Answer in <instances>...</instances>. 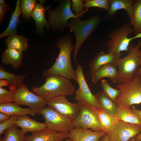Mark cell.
I'll return each instance as SVG.
<instances>
[{
  "mask_svg": "<svg viewBox=\"0 0 141 141\" xmlns=\"http://www.w3.org/2000/svg\"><path fill=\"white\" fill-rule=\"evenodd\" d=\"M84 7L85 10H88L92 7H96L108 11L109 7V0H84Z\"/></svg>",
  "mask_w": 141,
  "mask_h": 141,
  "instance_id": "34",
  "label": "cell"
},
{
  "mask_svg": "<svg viewBox=\"0 0 141 141\" xmlns=\"http://www.w3.org/2000/svg\"><path fill=\"white\" fill-rule=\"evenodd\" d=\"M141 132V126L119 120L113 130L107 134L108 141H128Z\"/></svg>",
  "mask_w": 141,
  "mask_h": 141,
  "instance_id": "12",
  "label": "cell"
},
{
  "mask_svg": "<svg viewBox=\"0 0 141 141\" xmlns=\"http://www.w3.org/2000/svg\"><path fill=\"white\" fill-rule=\"evenodd\" d=\"M80 105L79 115L72 121L73 126L74 128L78 127L84 129H91L94 131H103L95 110Z\"/></svg>",
  "mask_w": 141,
  "mask_h": 141,
  "instance_id": "11",
  "label": "cell"
},
{
  "mask_svg": "<svg viewBox=\"0 0 141 141\" xmlns=\"http://www.w3.org/2000/svg\"><path fill=\"white\" fill-rule=\"evenodd\" d=\"M13 102L19 105L28 106L39 115L41 114L47 104V101L43 98L30 91L26 85L24 83L17 87Z\"/></svg>",
  "mask_w": 141,
  "mask_h": 141,
  "instance_id": "8",
  "label": "cell"
},
{
  "mask_svg": "<svg viewBox=\"0 0 141 141\" xmlns=\"http://www.w3.org/2000/svg\"><path fill=\"white\" fill-rule=\"evenodd\" d=\"M38 1L40 2V3L43 4L45 3L46 1L44 0H39Z\"/></svg>",
  "mask_w": 141,
  "mask_h": 141,
  "instance_id": "46",
  "label": "cell"
},
{
  "mask_svg": "<svg viewBox=\"0 0 141 141\" xmlns=\"http://www.w3.org/2000/svg\"><path fill=\"white\" fill-rule=\"evenodd\" d=\"M21 2V0H16L15 9L11 14V17L8 26L4 31L0 33V38L17 34V26L21 22V20L19 19L20 16L22 14Z\"/></svg>",
  "mask_w": 141,
  "mask_h": 141,
  "instance_id": "21",
  "label": "cell"
},
{
  "mask_svg": "<svg viewBox=\"0 0 141 141\" xmlns=\"http://www.w3.org/2000/svg\"><path fill=\"white\" fill-rule=\"evenodd\" d=\"M99 141H108L107 134H105L100 139Z\"/></svg>",
  "mask_w": 141,
  "mask_h": 141,
  "instance_id": "41",
  "label": "cell"
},
{
  "mask_svg": "<svg viewBox=\"0 0 141 141\" xmlns=\"http://www.w3.org/2000/svg\"><path fill=\"white\" fill-rule=\"evenodd\" d=\"M17 127L15 125L7 130L3 138L0 137V141H24L25 134Z\"/></svg>",
  "mask_w": 141,
  "mask_h": 141,
  "instance_id": "30",
  "label": "cell"
},
{
  "mask_svg": "<svg viewBox=\"0 0 141 141\" xmlns=\"http://www.w3.org/2000/svg\"><path fill=\"white\" fill-rule=\"evenodd\" d=\"M27 40L22 35L17 34L7 37L5 39V43L7 48L23 51L27 49Z\"/></svg>",
  "mask_w": 141,
  "mask_h": 141,
  "instance_id": "28",
  "label": "cell"
},
{
  "mask_svg": "<svg viewBox=\"0 0 141 141\" xmlns=\"http://www.w3.org/2000/svg\"><path fill=\"white\" fill-rule=\"evenodd\" d=\"M117 88L120 95L115 102L116 105L121 104L131 107L134 104H141V77L136 75L132 79L118 84Z\"/></svg>",
  "mask_w": 141,
  "mask_h": 141,
  "instance_id": "6",
  "label": "cell"
},
{
  "mask_svg": "<svg viewBox=\"0 0 141 141\" xmlns=\"http://www.w3.org/2000/svg\"><path fill=\"white\" fill-rule=\"evenodd\" d=\"M46 103L49 107L72 121L78 116L80 111V105L78 102L71 103L65 96L54 98L47 101Z\"/></svg>",
  "mask_w": 141,
  "mask_h": 141,
  "instance_id": "13",
  "label": "cell"
},
{
  "mask_svg": "<svg viewBox=\"0 0 141 141\" xmlns=\"http://www.w3.org/2000/svg\"><path fill=\"white\" fill-rule=\"evenodd\" d=\"M17 87L9 86V90L0 87V103L13 102L14 97Z\"/></svg>",
  "mask_w": 141,
  "mask_h": 141,
  "instance_id": "33",
  "label": "cell"
},
{
  "mask_svg": "<svg viewBox=\"0 0 141 141\" xmlns=\"http://www.w3.org/2000/svg\"><path fill=\"white\" fill-rule=\"evenodd\" d=\"M130 23L135 35L141 33V0H134Z\"/></svg>",
  "mask_w": 141,
  "mask_h": 141,
  "instance_id": "27",
  "label": "cell"
},
{
  "mask_svg": "<svg viewBox=\"0 0 141 141\" xmlns=\"http://www.w3.org/2000/svg\"><path fill=\"white\" fill-rule=\"evenodd\" d=\"M79 87L75 90V98L80 105L89 109L100 108L86 81L81 66L78 64L75 70Z\"/></svg>",
  "mask_w": 141,
  "mask_h": 141,
  "instance_id": "9",
  "label": "cell"
},
{
  "mask_svg": "<svg viewBox=\"0 0 141 141\" xmlns=\"http://www.w3.org/2000/svg\"><path fill=\"white\" fill-rule=\"evenodd\" d=\"M10 8L9 5L5 3L0 5V24H2L3 22L4 19L5 14Z\"/></svg>",
  "mask_w": 141,
  "mask_h": 141,
  "instance_id": "37",
  "label": "cell"
},
{
  "mask_svg": "<svg viewBox=\"0 0 141 141\" xmlns=\"http://www.w3.org/2000/svg\"><path fill=\"white\" fill-rule=\"evenodd\" d=\"M51 6V4L45 7L42 4L37 3L31 14V17L33 19L36 24V33L37 34L40 33L42 36L45 35L44 27L48 31L51 29L49 24L45 19V11L49 9Z\"/></svg>",
  "mask_w": 141,
  "mask_h": 141,
  "instance_id": "15",
  "label": "cell"
},
{
  "mask_svg": "<svg viewBox=\"0 0 141 141\" xmlns=\"http://www.w3.org/2000/svg\"><path fill=\"white\" fill-rule=\"evenodd\" d=\"M133 30L130 23L124 24L108 34L110 39L107 42L108 53H113L121 58V52H129L128 47L131 41L133 39L141 38V33L134 36L128 38V35Z\"/></svg>",
  "mask_w": 141,
  "mask_h": 141,
  "instance_id": "5",
  "label": "cell"
},
{
  "mask_svg": "<svg viewBox=\"0 0 141 141\" xmlns=\"http://www.w3.org/2000/svg\"><path fill=\"white\" fill-rule=\"evenodd\" d=\"M94 109L97 114L103 131L107 134L111 132L119 120L115 115L109 114L101 108Z\"/></svg>",
  "mask_w": 141,
  "mask_h": 141,
  "instance_id": "23",
  "label": "cell"
},
{
  "mask_svg": "<svg viewBox=\"0 0 141 141\" xmlns=\"http://www.w3.org/2000/svg\"><path fill=\"white\" fill-rule=\"evenodd\" d=\"M71 1L72 9L74 11L75 15L81 17L88 10H84V0H72Z\"/></svg>",
  "mask_w": 141,
  "mask_h": 141,
  "instance_id": "35",
  "label": "cell"
},
{
  "mask_svg": "<svg viewBox=\"0 0 141 141\" xmlns=\"http://www.w3.org/2000/svg\"><path fill=\"white\" fill-rule=\"evenodd\" d=\"M75 87L70 80L58 75L46 78L45 82L41 86L34 85L32 92L48 101L61 96H72L75 93Z\"/></svg>",
  "mask_w": 141,
  "mask_h": 141,
  "instance_id": "2",
  "label": "cell"
},
{
  "mask_svg": "<svg viewBox=\"0 0 141 141\" xmlns=\"http://www.w3.org/2000/svg\"><path fill=\"white\" fill-rule=\"evenodd\" d=\"M19 116L13 115L7 120L0 123V135L4 133V132L8 128L15 125Z\"/></svg>",
  "mask_w": 141,
  "mask_h": 141,
  "instance_id": "36",
  "label": "cell"
},
{
  "mask_svg": "<svg viewBox=\"0 0 141 141\" xmlns=\"http://www.w3.org/2000/svg\"><path fill=\"white\" fill-rule=\"evenodd\" d=\"M80 18L78 17L70 19L67 27L70 32H74L75 36L76 42L73 56L74 61L77 66V57L79 49L102 21L101 17L98 15L92 16L84 21L81 20Z\"/></svg>",
  "mask_w": 141,
  "mask_h": 141,
  "instance_id": "4",
  "label": "cell"
},
{
  "mask_svg": "<svg viewBox=\"0 0 141 141\" xmlns=\"http://www.w3.org/2000/svg\"><path fill=\"white\" fill-rule=\"evenodd\" d=\"M116 105V113L115 116L119 120L141 126V120L132 111L131 107L120 104Z\"/></svg>",
  "mask_w": 141,
  "mask_h": 141,
  "instance_id": "24",
  "label": "cell"
},
{
  "mask_svg": "<svg viewBox=\"0 0 141 141\" xmlns=\"http://www.w3.org/2000/svg\"><path fill=\"white\" fill-rule=\"evenodd\" d=\"M15 125L21 128L24 133L28 132L32 133L43 130L47 128L44 123L38 122L27 115L19 116Z\"/></svg>",
  "mask_w": 141,
  "mask_h": 141,
  "instance_id": "18",
  "label": "cell"
},
{
  "mask_svg": "<svg viewBox=\"0 0 141 141\" xmlns=\"http://www.w3.org/2000/svg\"><path fill=\"white\" fill-rule=\"evenodd\" d=\"M0 112L10 116L13 115L21 116L27 115L34 116L36 113L30 108H21L15 102L0 103Z\"/></svg>",
  "mask_w": 141,
  "mask_h": 141,
  "instance_id": "25",
  "label": "cell"
},
{
  "mask_svg": "<svg viewBox=\"0 0 141 141\" xmlns=\"http://www.w3.org/2000/svg\"><path fill=\"white\" fill-rule=\"evenodd\" d=\"M37 3L36 0L21 1L20 7L23 20L27 21L30 20L33 11Z\"/></svg>",
  "mask_w": 141,
  "mask_h": 141,
  "instance_id": "31",
  "label": "cell"
},
{
  "mask_svg": "<svg viewBox=\"0 0 141 141\" xmlns=\"http://www.w3.org/2000/svg\"><path fill=\"white\" fill-rule=\"evenodd\" d=\"M141 41L139 40L136 45L129 46L127 55L118 60V84L131 80L136 75L141 65Z\"/></svg>",
  "mask_w": 141,
  "mask_h": 141,
  "instance_id": "3",
  "label": "cell"
},
{
  "mask_svg": "<svg viewBox=\"0 0 141 141\" xmlns=\"http://www.w3.org/2000/svg\"><path fill=\"white\" fill-rule=\"evenodd\" d=\"M28 73L22 75H16L6 71L1 66H0V79L5 80L8 81L10 86H13L17 87L23 82Z\"/></svg>",
  "mask_w": 141,
  "mask_h": 141,
  "instance_id": "29",
  "label": "cell"
},
{
  "mask_svg": "<svg viewBox=\"0 0 141 141\" xmlns=\"http://www.w3.org/2000/svg\"><path fill=\"white\" fill-rule=\"evenodd\" d=\"M120 58L113 53H106L102 51L98 53L88 64L91 74L92 75L103 65L108 63H117L118 60Z\"/></svg>",
  "mask_w": 141,
  "mask_h": 141,
  "instance_id": "19",
  "label": "cell"
},
{
  "mask_svg": "<svg viewBox=\"0 0 141 141\" xmlns=\"http://www.w3.org/2000/svg\"><path fill=\"white\" fill-rule=\"evenodd\" d=\"M136 75H139L141 77V65L139 69L137 72Z\"/></svg>",
  "mask_w": 141,
  "mask_h": 141,
  "instance_id": "43",
  "label": "cell"
},
{
  "mask_svg": "<svg viewBox=\"0 0 141 141\" xmlns=\"http://www.w3.org/2000/svg\"><path fill=\"white\" fill-rule=\"evenodd\" d=\"M132 111L139 118L141 121V110L136 108L134 106L131 107Z\"/></svg>",
  "mask_w": 141,
  "mask_h": 141,
  "instance_id": "38",
  "label": "cell"
},
{
  "mask_svg": "<svg viewBox=\"0 0 141 141\" xmlns=\"http://www.w3.org/2000/svg\"><path fill=\"white\" fill-rule=\"evenodd\" d=\"M118 71L117 63L105 64L100 67L91 75L92 81L96 84L101 79L108 78L113 82L116 83Z\"/></svg>",
  "mask_w": 141,
  "mask_h": 141,
  "instance_id": "17",
  "label": "cell"
},
{
  "mask_svg": "<svg viewBox=\"0 0 141 141\" xmlns=\"http://www.w3.org/2000/svg\"><path fill=\"white\" fill-rule=\"evenodd\" d=\"M60 141H74L71 138H68V139H66V140L64 141H63V140H62Z\"/></svg>",
  "mask_w": 141,
  "mask_h": 141,
  "instance_id": "47",
  "label": "cell"
},
{
  "mask_svg": "<svg viewBox=\"0 0 141 141\" xmlns=\"http://www.w3.org/2000/svg\"><path fill=\"white\" fill-rule=\"evenodd\" d=\"M41 114L45 119L46 127L52 131L63 133H68L74 128L72 120L62 115L53 108L49 107L45 108Z\"/></svg>",
  "mask_w": 141,
  "mask_h": 141,
  "instance_id": "10",
  "label": "cell"
},
{
  "mask_svg": "<svg viewBox=\"0 0 141 141\" xmlns=\"http://www.w3.org/2000/svg\"><path fill=\"white\" fill-rule=\"evenodd\" d=\"M68 138V133H58L48 128L26 136L24 141H60Z\"/></svg>",
  "mask_w": 141,
  "mask_h": 141,
  "instance_id": "16",
  "label": "cell"
},
{
  "mask_svg": "<svg viewBox=\"0 0 141 141\" xmlns=\"http://www.w3.org/2000/svg\"><path fill=\"white\" fill-rule=\"evenodd\" d=\"M107 133L103 131H94L75 127L68 133V138L74 141H99L102 137Z\"/></svg>",
  "mask_w": 141,
  "mask_h": 141,
  "instance_id": "14",
  "label": "cell"
},
{
  "mask_svg": "<svg viewBox=\"0 0 141 141\" xmlns=\"http://www.w3.org/2000/svg\"><path fill=\"white\" fill-rule=\"evenodd\" d=\"M9 85V82L4 79H0V87H2L5 86H8Z\"/></svg>",
  "mask_w": 141,
  "mask_h": 141,
  "instance_id": "40",
  "label": "cell"
},
{
  "mask_svg": "<svg viewBox=\"0 0 141 141\" xmlns=\"http://www.w3.org/2000/svg\"><path fill=\"white\" fill-rule=\"evenodd\" d=\"M23 51L7 48L2 53V62L7 65H11L15 69L20 67L22 62Z\"/></svg>",
  "mask_w": 141,
  "mask_h": 141,
  "instance_id": "20",
  "label": "cell"
},
{
  "mask_svg": "<svg viewBox=\"0 0 141 141\" xmlns=\"http://www.w3.org/2000/svg\"><path fill=\"white\" fill-rule=\"evenodd\" d=\"M136 141H139L141 140V132L139 134L135 137Z\"/></svg>",
  "mask_w": 141,
  "mask_h": 141,
  "instance_id": "42",
  "label": "cell"
},
{
  "mask_svg": "<svg viewBox=\"0 0 141 141\" xmlns=\"http://www.w3.org/2000/svg\"><path fill=\"white\" fill-rule=\"evenodd\" d=\"M10 117L3 113L0 112V123L9 119Z\"/></svg>",
  "mask_w": 141,
  "mask_h": 141,
  "instance_id": "39",
  "label": "cell"
},
{
  "mask_svg": "<svg viewBox=\"0 0 141 141\" xmlns=\"http://www.w3.org/2000/svg\"><path fill=\"white\" fill-rule=\"evenodd\" d=\"M134 1L133 0H109V8L106 17L111 18L115 15L117 11L124 9L126 11L127 15L131 18Z\"/></svg>",
  "mask_w": 141,
  "mask_h": 141,
  "instance_id": "22",
  "label": "cell"
},
{
  "mask_svg": "<svg viewBox=\"0 0 141 141\" xmlns=\"http://www.w3.org/2000/svg\"><path fill=\"white\" fill-rule=\"evenodd\" d=\"M101 86L106 96L115 102L120 95L119 90L113 88L105 79L101 80Z\"/></svg>",
  "mask_w": 141,
  "mask_h": 141,
  "instance_id": "32",
  "label": "cell"
},
{
  "mask_svg": "<svg viewBox=\"0 0 141 141\" xmlns=\"http://www.w3.org/2000/svg\"><path fill=\"white\" fill-rule=\"evenodd\" d=\"M71 39L69 34H66L57 39L56 46L60 49L59 54L54 64L43 72V77L46 78L58 75L77 81L75 71L72 67L71 61V53L75 48V45L71 43Z\"/></svg>",
  "mask_w": 141,
  "mask_h": 141,
  "instance_id": "1",
  "label": "cell"
},
{
  "mask_svg": "<svg viewBox=\"0 0 141 141\" xmlns=\"http://www.w3.org/2000/svg\"><path fill=\"white\" fill-rule=\"evenodd\" d=\"M135 137H134L131 138L128 141H136ZM139 141H141V140Z\"/></svg>",
  "mask_w": 141,
  "mask_h": 141,
  "instance_id": "45",
  "label": "cell"
},
{
  "mask_svg": "<svg viewBox=\"0 0 141 141\" xmlns=\"http://www.w3.org/2000/svg\"><path fill=\"white\" fill-rule=\"evenodd\" d=\"M5 1L4 0H0V5H3L5 4Z\"/></svg>",
  "mask_w": 141,
  "mask_h": 141,
  "instance_id": "44",
  "label": "cell"
},
{
  "mask_svg": "<svg viewBox=\"0 0 141 141\" xmlns=\"http://www.w3.org/2000/svg\"><path fill=\"white\" fill-rule=\"evenodd\" d=\"M94 95L101 108L110 115H116V105L106 96L103 90L98 91Z\"/></svg>",
  "mask_w": 141,
  "mask_h": 141,
  "instance_id": "26",
  "label": "cell"
},
{
  "mask_svg": "<svg viewBox=\"0 0 141 141\" xmlns=\"http://www.w3.org/2000/svg\"><path fill=\"white\" fill-rule=\"evenodd\" d=\"M72 5L70 0H60L55 9L48 10V22L52 31L63 32L67 28L69 19L79 17L72 11Z\"/></svg>",
  "mask_w": 141,
  "mask_h": 141,
  "instance_id": "7",
  "label": "cell"
}]
</instances>
